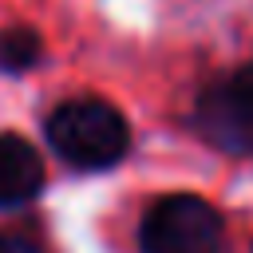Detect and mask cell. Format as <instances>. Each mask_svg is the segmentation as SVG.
<instances>
[{
	"label": "cell",
	"mask_w": 253,
	"mask_h": 253,
	"mask_svg": "<svg viewBox=\"0 0 253 253\" xmlns=\"http://www.w3.org/2000/svg\"><path fill=\"white\" fill-rule=\"evenodd\" d=\"M0 253H43L32 237H16V233H0Z\"/></svg>",
	"instance_id": "8992f818"
},
{
	"label": "cell",
	"mask_w": 253,
	"mask_h": 253,
	"mask_svg": "<svg viewBox=\"0 0 253 253\" xmlns=\"http://www.w3.org/2000/svg\"><path fill=\"white\" fill-rule=\"evenodd\" d=\"M40 59V36L24 24H12L0 32V67L4 71H28Z\"/></svg>",
	"instance_id": "5b68a950"
},
{
	"label": "cell",
	"mask_w": 253,
	"mask_h": 253,
	"mask_svg": "<svg viewBox=\"0 0 253 253\" xmlns=\"http://www.w3.org/2000/svg\"><path fill=\"white\" fill-rule=\"evenodd\" d=\"M233 79H237V83H241V87H245V91L253 95V63H245V67H241V71H237Z\"/></svg>",
	"instance_id": "52a82bcc"
},
{
	"label": "cell",
	"mask_w": 253,
	"mask_h": 253,
	"mask_svg": "<svg viewBox=\"0 0 253 253\" xmlns=\"http://www.w3.org/2000/svg\"><path fill=\"white\" fill-rule=\"evenodd\" d=\"M47 142L75 170H107L126 154L130 126L103 99H67L47 115Z\"/></svg>",
	"instance_id": "6da1fadb"
},
{
	"label": "cell",
	"mask_w": 253,
	"mask_h": 253,
	"mask_svg": "<svg viewBox=\"0 0 253 253\" xmlns=\"http://www.w3.org/2000/svg\"><path fill=\"white\" fill-rule=\"evenodd\" d=\"M221 213L198 194H170L150 206L138 225L142 253H217L221 249Z\"/></svg>",
	"instance_id": "7a4b0ae2"
},
{
	"label": "cell",
	"mask_w": 253,
	"mask_h": 253,
	"mask_svg": "<svg viewBox=\"0 0 253 253\" xmlns=\"http://www.w3.org/2000/svg\"><path fill=\"white\" fill-rule=\"evenodd\" d=\"M43 190V158L20 134H0V210H16Z\"/></svg>",
	"instance_id": "277c9868"
},
{
	"label": "cell",
	"mask_w": 253,
	"mask_h": 253,
	"mask_svg": "<svg viewBox=\"0 0 253 253\" xmlns=\"http://www.w3.org/2000/svg\"><path fill=\"white\" fill-rule=\"evenodd\" d=\"M194 123H198V130H202L217 150L253 154V95H249L237 79H229V83H221V87H210V91L198 99Z\"/></svg>",
	"instance_id": "3957f363"
}]
</instances>
